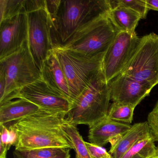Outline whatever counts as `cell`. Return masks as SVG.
<instances>
[{"label": "cell", "mask_w": 158, "mask_h": 158, "mask_svg": "<svg viewBox=\"0 0 158 158\" xmlns=\"http://www.w3.org/2000/svg\"><path fill=\"white\" fill-rule=\"evenodd\" d=\"M135 108L131 105L113 102L110 106L107 117L115 122L130 124Z\"/></svg>", "instance_id": "cell-20"}, {"label": "cell", "mask_w": 158, "mask_h": 158, "mask_svg": "<svg viewBox=\"0 0 158 158\" xmlns=\"http://www.w3.org/2000/svg\"><path fill=\"white\" fill-rule=\"evenodd\" d=\"M152 89L158 84V35L151 33L140 41L122 73Z\"/></svg>", "instance_id": "cell-7"}, {"label": "cell", "mask_w": 158, "mask_h": 158, "mask_svg": "<svg viewBox=\"0 0 158 158\" xmlns=\"http://www.w3.org/2000/svg\"><path fill=\"white\" fill-rule=\"evenodd\" d=\"M6 76L4 72L0 71V98L3 97L6 88Z\"/></svg>", "instance_id": "cell-26"}, {"label": "cell", "mask_w": 158, "mask_h": 158, "mask_svg": "<svg viewBox=\"0 0 158 158\" xmlns=\"http://www.w3.org/2000/svg\"><path fill=\"white\" fill-rule=\"evenodd\" d=\"M109 17L114 26L119 32L133 34L141 19L140 15L133 10L123 6L112 8Z\"/></svg>", "instance_id": "cell-17"}, {"label": "cell", "mask_w": 158, "mask_h": 158, "mask_svg": "<svg viewBox=\"0 0 158 158\" xmlns=\"http://www.w3.org/2000/svg\"><path fill=\"white\" fill-rule=\"evenodd\" d=\"M41 73V77L51 87L62 94L71 102L67 81L53 50L44 61Z\"/></svg>", "instance_id": "cell-14"}, {"label": "cell", "mask_w": 158, "mask_h": 158, "mask_svg": "<svg viewBox=\"0 0 158 158\" xmlns=\"http://www.w3.org/2000/svg\"><path fill=\"white\" fill-rule=\"evenodd\" d=\"M113 102L136 107L148 96L152 89L125 75L120 74L108 83Z\"/></svg>", "instance_id": "cell-12"}, {"label": "cell", "mask_w": 158, "mask_h": 158, "mask_svg": "<svg viewBox=\"0 0 158 158\" xmlns=\"http://www.w3.org/2000/svg\"><path fill=\"white\" fill-rule=\"evenodd\" d=\"M0 71L4 72L6 80L5 92L0 98V104L10 101L17 91L41 77L28 41L20 50L0 60Z\"/></svg>", "instance_id": "cell-5"}, {"label": "cell", "mask_w": 158, "mask_h": 158, "mask_svg": "<svg viewBox=\"0 0 158 158\" xmlns=\"http://www.w3.org/2000/svg\"><path fill=\"white\" fill-rule=\"evenodd\" d=\"M69 148L50 147L29 150H15L14 158H50L65 152Z\"/></svg>", "instance_id": "cell-19"}, {"label": "cell", "mask_w": 158, "mask_h": 158, "mask_svg": "<svg viewBox=\"0 0 158 158\" xmlns=\"http://www.w3.org/2000/svg\"><path fill=\"white\" fill-rule=\"evenodd\" d=\"M114 158L109 153V154H108L107 156H104V157H102V158Z\"/></svg>", "instance_id": "cell-29"}, {"label": "cell", "mask_w": 158, "mask_h": 158, "mask_svg": "<svg viewBox=\"0 0 158 158\" xmlns=\"http://www.w3.org/2000/svg\"><path fill=\"white\" fill-rule=\"evenodd\" d=\"M86 147L91 158H101L109 154L103 147L85 141Z\"/></svg>", "instance_id": "cell-25"}, {"label": "cell", "mask_w": 158, "mask_h": 158, "mask_svg": "<svg viewBox=\"0 0 158 158\" xmlns=\"http://www.w3.org/2000/svg\"><path fill=\"white\" fill-rule=\"evenodd\" d=\"M65 117L64 114L41 110L10 126L17 135L15 149L50 147L73 149V143L63 129Z\"/></svg>", "instance_id": "cell-2"}, {"label": "cell", "mask_w": 158, "mask_h": 158, "mask_svg": "<svg viewBox=\"0 0 158 158\" xmlns=\"http://www.w3.org/2000/svg\"><path fill=\"white\" fill-rule=\"evenodd\" d=\"M147 122L154 140L158 142V101L149 114Z\"/></svg>", "instance_id": "cell-24"}, {"label": "cell", "mask_w": 158, "mask_h": 158, "mask_svg": "<svg viewBox=\"0 0 158 158\" xmlns=\"http://www.w3.org/2000/svg\"><path fill=\"white\" fill-rule=\"evenodd\" d=\"M0 60L20 50L28 41L27 13L0 22Z\"/></svg>", "instance_id": "cell-11"}, {"label": "cell", "mask_w": 158, "mask_h": 158, "mask_svg": "<svg viewBox=\"0 0 158 158\" xmlns=\"http://www.w3.org/2000/svg\"><path fill=\"white\" fill-rule=\"evenodd\" d=\"M0 158H7L8 151L12 146H15L17 140V135L11 127H7L0 124Z\"/></svg>", "instance_id": "cell-22"}, {"label": "cell", "mask_w": 158, "mask_h": 158, "mask_svg": "<svg viewBox=\"0 0 158 158\" xmlns=\"http://www.w3.org/2000/svg\"><path fill=\"white\" fill-rule=\"evenodd\" d=\"M110 100L109 85L102 70L73 103L66 121L77 126L84 124L90 128L107 117Z\"/></svg>", "instance_id": "cell-3"}, {"label": "cell", "mask_w": 158, "mask_h": 158, "mask_svg": "<svg viewBox=\"0 0 158 158\" xmlns=\"http://www.w3.org/2000/svg\"><path fill=\"white\" fill-rule=\"evenodd\" d=\"M54 48H61L77 31L111 10L110 0H46Z\"/></svg>", "instance_id": "cell-1"}, {"label": "cell", "mask_w": 158, "mask_h": 158, "mask_svg": "<svg viewBox=\"0 0 158 158\" xmlns=\"http://www.w3.org/2000/svg\"><path fill=\"white\" fill-rule=\"evenodd\" d=\"M140 40L136 32L118 33L103 59L102 70L108 83L122 73L135 51Z\"/></svg>", "instance_id": "cell-10"}, {"label": "cell", "mask_w": 158, "mask_h": 158, "mask_svg": "<svg viewBox=\"0 0 158 158\" xmlns=\"http://www.w3.org/2000/svg\"></svg>", "instance_id": "cell-31"}, {"label": "cell", "mask_w": 158, "mask_h": 158, "mask_svg": "<svg viewBox=\"0 0 158 158\" xmlns=\"http://www.w3.org/2000/svg\"><path fill=\"white\" fill-rule=\"evenodd\" d=\"M26 0H0V22L10 19L25 10Z\"/></svg>", "instance_id": "cell-21"}, {"label": "cell", "mask_w": 158, "mask_h": 158, "mask_svg": "<svg viewBox=\"0 0 158 158\" xmlns=\"http://www.w3.org/2000/svg\"><path fill=\"white\" fill-rule=\"evenodd\" d=\"M53 52L65 76L73 104L92 79L102 71L105 52L88 56L62 48H55Z\"/></svg>", "instance_id": "cell-4"}, {"label": "cell", "mask_w": 158, "mask_h": 158, "mask_svg": "<svg viewBox=\"0 0 158 158\" xmlns=\"http://www.w3.org/2000/svg\"><path fill=\"white\" fill-rule=\"evenodd\" d=\"M132 126L105 117L89 128V141L103 147L109 142L112 144L119 139L131 128Z\"/></svg>", "instance_id": "cell-13"}, {"label": "cell", "mask_w": 158, "mask_h": 158, "mask_svg": "<svg viewBox=\"0 0 158 158\" xmlns=\"http://www.w3.org/2000/svg\"><path fill=\"white\" fill-rule=\"evenodd\" d=\"M71 149H68L65 152L60 154V155H57L55 157H52L50 158H70L71 157V154H70V150Z\"/></svg>", "instance_id": "cell-28"}, {"label": "cell", "mask_w": 158, "mask_h": 158, "mask_svg": "<svg viewBox=\"0 0 158 158\" xmlns=\"http://www.w3.org/2000/svg\"><path fill=\"white\" fill-rule=\"evenodd\" d=\"M151 135L147 121L134 124L122 137L111 144L109 153L114 158H121L137 141Z\"/></svg>", "instance_id": "cell-16"}, {"label": "cell", "mask_w": 158, "mask_h": 158, "mask_svg": "<svg viewBox=\"0 0 158 158\" xmlns=\"http://www.w3.org/2000/svg\"><path fill=\"white\" fill-rule=\"evenodd\" d=\"M27 13L28 45L33 59L41 72L44 61L54 49L46 0L44 5Z\"/></svg>", "instance_id": "cell-8"}, {"label": "cell", "mask_w": 158, "mask_h": 158, "mask_svg": "<svg viewBox=\"0 0 158 158\" xmlns=\"http://www.w3.org/2000/svg\"><path fill=\"white\" fill-rule=\"evenodd\" d=\"M119 32L104 15L75 33L61 48L88 56L106 52Z\"/></svg>", "instance_id": "cell-6"}, {"label": "cell", "mask_w": 158, "mask_h": 158, "mask_svg": "<svg viewBox=\"0 0 158 158\" xmlns=\"http://www.w3.org/2000/svg\"><path fill=\"white\" fill-rule=\"evenodd\" d=\"M152 135L137 141L121 158H149L158 155Z\"/></svg>", "instance_id": "cell-18"}, {"label": "cell", "mask_w": 158, "mask_h": 158, "mask_svg": "<svg viewBox=\"0 0 158 158\" xmlns=\"http://www.w3.org/2000/svg\"><path fill=\"white\" fill-rule=\"evenodd\" d=\"M149 10L158 11V0H145Z\"/></svg>", "instance_id": "cell-27"}, {"label": "cell", "mask_w": 158, "mask_h": 158, "mask_svg": "<svg viewBox=\"0 0 158 158\" xmlns=\"http://www.w3.org/2000/svg\"><path fill=\"white\" fill-rule=\"evenodd\" d=\"M111 9L116 6H123L133 10L140 15L141 19H145L149 9L145 0H110Z\"/></svg>", "instance_id": "cell-23"}, {"label": "cell", "mask_w": 158, "mask_h": 158, "mask_svg": "<svg viewBox=\"0 0 158 158\" xmlns=\"http://www.w3.org/2000/svg\"><path fill=\"white\" fill-rule=\"evenodd\" d=\"M23 98L31 102L41 110L67 115L72 102L50 86L42 77L18 90L11 98Z\"/></svg>", "instance_id": "cell-9"}, {"label": "cell", "mask_w": 158, "mask_h": 158, "mask_svg": "<svg viewBox=\"0 0 158 158\" xmlns=\"http://www.w3.org/2000/svg\"><path fill=\"white\" fill-rule=\"evenodd\" d=\"M41 110L35 104L23 98L7 102L0 104V124L6 126L7 124L12 123V125Z\"/></svg>", "instance_id": "cell-15"}, {"label": "cell", "mask_w": 158, "mask_h": 158, "mask_svg": "<svg viewBox=\"0 0 158 158\" xmlns=\"http://www.w3.org/2000/svg\"><path fill=\"white\" fill-rule=\"evenodd\" d=\"M158 158V155H156V156H152V157H150L149 158Z\"/></svg>", "instance_id": "cell-30"}]
</instances>
